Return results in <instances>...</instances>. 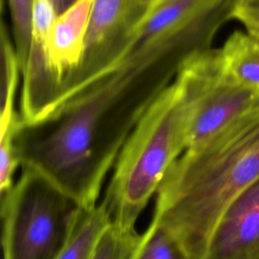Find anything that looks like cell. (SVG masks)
I'll return each instance as SVG.
<instances>
[{
    "instance_id": "1",
    "label": "cell",
    "mask_w": 259,
    "mask_h": 259,
    "mask_svg": "<svg viewBox=\"0 0 259 259\" xmlns=\"http://www.w3.org/2000/svg\"><path fill=\"white\" fill-rule=\"evenodd\" d=\"M259 177V105L209 140L186 149L156 193L154 221L191 259H202L224 210Z\"/></svg>"
},
{
    "instance_id": "2",
    "label": "cell",
    "mask_w": 259,
    "mask_h": 259,
    "mask_svg": "<svg viewBox=\"0 0 259 259\" xmlns=\"http://www.w3.org/2000/svg\"><path fill=\"white\" fill-rule=\"evenodd\" d=\"M186 149V109L173 80L150 105L117 157L101 201L111 222L136 228L171 165Z\"/></svg>"
},
{
    "instance_id": "3",
    "label": "cell",
    "mask_w": 259,
    "mask_h": 259,
    "mask_svg": "<svg viewBox=\"0 0 259 259\" xmlns=\"http://www.w3.org/2000/svg\"><path fill=\"white\" fill-rule=\"evenodd\" d=\"M81 205L27 167L1 196L3 259H56Z\"/></svg>"
},
{
    "instance_id": "4",
    "label": "cell",
    "mask_w": 259,
    "mask_h": 259,
    "mask_svg": "<svg viewBox=\"0 0 259 259\" xmlns=\"http://www.w3.org/2000/svg\"><path fill=\"white\" fill-rule=\"evenodd\" d=\"M174 80L186 109L187 149L214 137L259 105V90L240 85L225 73L219 49L187 57Z\"/></svg>"
},
{
    "instance_id": "5",
    "label": "cell",
    "mask_w": 259,
    "mask_h": 259,
    "mask_svg": "<svg viewBox=\"0 0 259 259\" xmlns=\"http://www.w3.org/2000/svg\"><path fill=\"white\" fill-rule=\"evenodd\" d=\"M202 259H259V177L224 210Z\"/></svg>"
},
{
    "instance_id": "6",
    "label": "cell",
    "mask_w": 259,
    "mask_h": 259,
    "mask_svg": "<svg viewBox=\"0 0 259 259\" xmlns=\"http://www.w3.org/2000/svg\"><path fill=\"white\" fill-rule=\"evenodd\" d=\"M93 2L94 0L76 1L57 16L47 35L45 60L56 91L55 104L64 82L83 62Z\"/></svg>"
},
{
    "instance_id": "7",
    "label": "cell",
    "mask_w": 259,
    "mask_h": 259,
    "mask_svg": "<svg viewBox=\"0 0 259 259\" xmlns=\"http://www.w3.org/2000/svg\"><path fill=\"white\" fill-rule=\"evenodd\" d=\"M127 2L128 0H94L86 36L85 56L81 66L74 73L89 68L124 35Z\"/></svg>"
},
{
    "instance_id": "8",
    "label": "cell",
    "mask_w": 259,
    "mask_h": 259,
    "mask_svg": "<svg viewBox=\"0 0 259 259\" xmlns=\"http://www.w3.org/2000/svg\"><path fill=\"white\" fill-rule=\"evenodd\" d=\"M219 50L225 73L238 84L259 90V38L245 29L235 30Z\"/></svg>"
},
{
    "instance_id": "9",
    "label": "cell",
    "mask_w": 259,
    "mask_h": 259,
    "mask_svg": "<svg viewBox=\"0 0 259 259\" xmlns=\"http://www.w3.org/2000/svg\"><path fill=\"white\" fill-rule=\"evenodd\" d=\"M110 223V215L102 202L89 207L81 206L56 259H91L101 234Z\"/></svg>"
},
{
    "instance_id": "10",
    "label": "cell",
    "mask_w": 259,
    "mask_h": 259,
    "mask_svg": "<svg viewBox=\"0 0 259 259\" xmlns=\"http://www.w3.org/2000/svg\"><path fill=\"white\" fill-rule=\"evenodd\" d=\"M21 75L20 65L14 42L10 39L5 21L1 22V108L0 128L20 118L15 109V96L18 79Z\"/></svg>"
},
{
    "instance_id": "11",
    "label": "cell",
    "mask_w": 259,
    "mask_h": 259,
    "mask_svg": "<svg viewBox=\"0 0 259 259\" xmlns=\"http://www.w3.org/2000/svg\"><path fill=\"white\" fill-rule=\"evenodd\" d=\"M133 259H191L179 240L152 220Z\"/></svg>"
},
{
    "instance_id": "12",
    "label": "cell",
    "mask_w": 259,
    "mask_h": 259,
    "mask_svg": "<svg viewBox=\"0 0 259 259\" xmlns=\"http://www.w3.org/2000/svg\"><path fill=\"white\" fill-rule=\"evenodd\" d=\"M142 237L136 228L125 229L111 222L101 234L91 259H133Z\"/></svg>"
},
{
    "instance_id": "13",
    "label": "cell",
    "mask_w": 259,
    "mask_h": 259,
    "mask_svg": "<svg viewBox=\"0 0 259 259\" xmlns=\"http://www.w3.org/2000/svg\"><path fill=\"white\" fill-rule=\"evenodd\" d=\"M33 3L34 0H8L13 41L21 75L25 71L29 59Z\"/></svg>"
},
{
    "instance_id": "14",
    "label": "cell",
    "mask_w": 259,
    "mask_h": 259,
    "mask_svg": "<svg viewBox=\"0 0 259 259\" xmlns=\"http://www.w3.org/2000/svg\"><path fill=\"white\" fill-rule=\"evenodd\" d=\"M21 118L0 128V193L6 194L14 184V172L20 162L15 147V133Z\"/></svg>"
},
{
    "instance_id": "15",
    "label": "cell",
    "mask_w": 259,
    "mask_h": 259,
    "mask_svg": "<svg viewBox=\"0 0 259 259\" xmlns=\"http://www.w3.org/2000/svg\"><path fill=\"white\" fill-rule=\"evenodd\" d=\"M231 19L239 21L245 30L259 38V0H234Z\"/></svg>"
},
{
    "instance_id": "16",
    "label": "cell",
    "mask_w": 259,
    "mask_h": 259,
    "mask_svg": "<svg viewBox=\"0 0 259 259\" xmlns=\"http://www.w3.org/2000/svg\"><path fill=\"white\" fill-rule=\"evenodd\" d=\"M161 1L162 0H128L124 35L128 33Z\"/></svg>"
},
{
    "instance_id": "17",
    "label": "cell",
    "mask_w": 259,
    "mask_h": 259,
    "mask_svg": "<svg viewBox=\"0 0 259 259\" xmlns=\"http://www.w3.org/2000/svg\"><path fill=\"white\" fill-rule=\"evenodd\" d=\"M76 1H78V0H51L58 15L61 14L62 12H64L66 9H68Z\"/></svg>"
}]
</instances>
